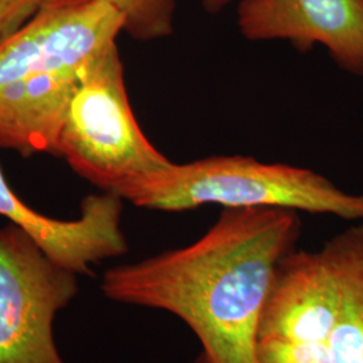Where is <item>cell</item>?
Returning <instances> with one entry per match:
<instances>
[{"mask_svg": "<svg viewBox=\"0 0 363 363\" xmlns=\"http://www.w3.org/2000/svg\"><path fill=\"white\" fill-rule=\"evenodd\" d=\"M301 226L295 210L223 208L194 242L106 269L100 289L181 319L201 343L198 363H257L262 308Z\"/></svg>", "mask_w": 363, "mask_h": 363, "instance_id": "obj_1", "label": "cell"}, {"mask_svg": "<svg viewBox=\"0 0 363 363\" xmlns=\"http://www.w3.org/2000/svg\"><path fill=\"white\" fill-rule=\"evenodd\" d=\"M116 195L133 206L156 211H189L205 205L279 208L363 220V194L339 189L316 171L264 163L242 155L210 156L171 163L125 184Z\"/></svg>", "mask_w": 363, "mask_h": 363, "instance_id": "obj_2", "label": "cell"}, {"mask_svg": "<svg viewBox=\"0 0 363 363\" xmlns=\"http://www.w3.org/2000/svg\"><path fill=\"white\" fill-rule=\"evenodd\" d=\"M58 156L81 178L113 194L172 163L133 115L117 43L82 67L58 136Z\"/></svg>", "mask_w": 363, "mask_h": 363, "instance_id": "obj_3", "label": "cell"}, {"mask_svg": "<svg viewBox=\"0 0 363 363\" xmlns=\"http://www.w3.org/2000/svg\"><path fill=\"white\" fill-rule=\"evenodd\" d=\"M78 274L55 264L21 229H0V363H66L54 322L77 298Z\"/></svg>", "mask_w": 363, "mask_h": 363, "instance_id": "obj_4", "label": "cell"}, {"mask_svg": "<svg viewBox=\"0 0 363 363\" xmlns=\"http://www.w3.org/2000/svg\"><path fill=\"white\" fill-rule=\"evenodd\" d=\"M124 18L109 0H48L0 43V88L26 78L77 72L116 43Z\"/></svg>", "mask_w": 363, "mask_h": 363, "instance_id": "obj_5", "label": "cell"}, {"mask_svg": "<svg viewBox=\"0 0 363 363\" xmlns=\"http://www.w3.org/2000/svg\"><path fill=\"white\" fill-rule=\"evenodd\" d=\"M337 303L331 244L318 250L294 249L279 264L259 318L257 343L328 346Z\"/></svg>", "mask_w": 363, "mask_h": 363, "instance_id": "obj_6", "label": "cell"}, {"mask_svg": "<svg viewBox=\"0 0 363 363\" xmlns=\"http://www.w3.org/2000/svg\"><path fill=\"white\" fill-rule=\"evenodd\" d=\"M237 26L252 42L323 46L342 70L363 77V0H241Z\"/></svg>", "mask_w": 363, "mask_h": 363, "instance_id": "obj_7", "label": "cell"}, {"mask_svg": "<svg viewBox=\"0 0 363 363\" xmlns=\"http://www.w3.org/2000/svg\"><path fill=\"white\" fill-rule=\"evenodd\" d=\"M123 208L118 195L103 191L84 198L76 220L48 217L15 194L0 167V216L26 233L55 264L78 276H91L93 265L128 252Z\"/></svg>", "mask_w": 363, "mask_h": 363, "instance_id": "obj_8", "label": "cell"}, {"mask_svg": "<svg viewBox=\"0 0 363 363\" xmlns=\"http://www.w3.org/2000/svg\"><path fill=\"white\" fill-rule=\"evenodd\" d=\"M81 70L43 74L1 86L0 148L23 156L40 152L58 156V136Z\"/></svg>", "mask_w": 363, "mask_h": 363, "instance_id": "obj_9", "label": "cell"}, {"mask_svg": "<svg viewBox=\"0 0 363 363\" xmlns=\"http://www.w3.org/2000/svg\"><path fill=\"white\" fill-rule=\"evenodd\" d=\"M337 259L339 303L330 337L333 363H363V220L328 240Z\"/></svg>", "mask_w": 363, "mask_h": 363, "instance_id": "obj_10", "label": "cell"}, {"mask_svg": "<svg viewBox=\"0 0 363 363\" xmlns=\"http://www.w3.org/2000/svg\"><path fill=\"white\" fill-rule=\"evenodd\" d=\"M124 18V33L136 40L167 38L174 33L177 0H109Z\"/></svg>", "mask_w": 363, "mask_h": 363, "instance_id": "obj_11", "label": "cell"}, {"mask_svg": "<svg viewBox=\"0 0 363 363\" xmlns=\"http://www.w3.org/2000/svg\"><path fill=\"white\" fill-rule=\"evenodd\" d=\"M257 363H333L328 346L257 343Z\"/></svg>", "mask_w": 363, "mask_h": 363, "instance_id": "obj_12", "label": "cell"}, {"mask_svg": "<svg viewBox=\"0 0 363 363\" xmlns=\"http://www.w3.org/2000/svg\"><path fill=\"white\" fill-rule=\"evenodd\" d=\"M48 0H0V43L38 13Z\"/></svg>", "mask_w": 363, "mask_h": 363, "instance_id": "obj_13", "label": "cell"}, {"mask_svg": "<svg viewBox=\"0 0 363 363\" xmlns=\"http://www.w3.org/2000/svg\"><path fill=\"white\" fill-rule=\"evenodd\" d=\"M202 7L210 13H218L235 0H199Z\"/></svg>", "mask_w": 363, "mask_h": 363, "instance_id": "obj_14", "label": "cell"}]
</instances>
